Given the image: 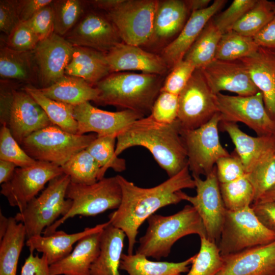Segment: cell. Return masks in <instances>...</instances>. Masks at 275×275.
I'll return each instance as SVG.
<instances>
[{
    "label": "cell",
    "instance_id": "obj_38",
    "mask_svg": "<svg viewBox=\"0 0 275 275\" xmlns=\"http://www.w3.org/2000/svg\"><path fill=\"white\" fill-rule=\"evenodd\" d=\"M116 139L115 135L97 136L86 149L101 168L100 180L104 177L108 168L119 172L126 169L125 160L115 154Z\"/></svg>",
    "mask_w": 275,
    "mask_h": 275
},
{
    "label": "cell",
    "instance_id": "obj_19",
    "mask_svg": "<svg viewBox=\"0 0 275 275\" xmlns=\"http://www.w3.org/2000/svg\"><path fill=\"white\" fill-rule=\"evenodd\" d=\"M200 70L215 95L223 91L233 92L239 96H250L260 92L246 67L240 60L215 59Z\"/></svg>",
    "mask_w": 275,
    "mask_h": 275
},
{
    "label": "cell",
    "instance_id": "obj_49",
    "mask_svg": "<svg viewBox=\"0 0 275 275\" xmlns=\"http://www.w3.org/2000/svg\"><path fill=\"white\" fill-rule=\"evenodd\" d=\"M40 40L25 22H20L8 36L6 45L18 51H32Z\"/></svg>",
    "mask_w": 275,
    "mask_h": 275
},
{
    "label": "cell",
    "instance_id": "obj_9",
    "mask_svg": "<svg viewBox=\"0 0 275 275\" xmlns=\"http://www.w3.org/2000/svg\"><path fill=\"white\" fill-rule=\"evenodd\" d=\"M220 122L217 112L210 121L197 129L181 128L191 175L206 177L211 172L219 159L230 155L220 142Z\"/></svg>",
    "mask_w": 275,
    "mask_h": 275
},
{
    "label": "cell",
    "instance_id": "obj_55",
    "mask_svg": "<svg viewBox=\"0 0 275 275\" xmlns=\"http://www.w3.org/2000/svg\"><path fill=\"white\" fill-rule=\"evenodd\" d=\"M52 0H18V9L21 22L31 19L43 7L52 3Z\"/></svg>",
    "mask_w": 275,
    "mask_h": 275
},
{
    "label": "cell",
    "instance_id": "obj_44",
    "mask_svg": "<svg viewBox=\"0 0 275 275\" xmlns=\"http://www.w3.org/2000/svg\"><path fill=\"white\" fill-rule=\"evenodd\" d=\"M245 176L253 186V203L256 202L275 185V155L245 174Z\"/></svg>",
    "mask_w": 275,
    "mask_h": 275
},
{
    "label": "cell",
    "instance_id": "obj_41",
    "mask_svg": "<svg viewBox=\"0 0 275 275\" xmlns=\"http://www.w3.org/2000/svg\"><path fill=\"white\" fill-rule=\"evenodd\" d=\"M219 188L228 210H238L251 206L254 202V189L245 175L230 182L219 183Z\"/></svg>",
    "mask_w": 275,
    "mask_h": 275
},
{
    "label": "cell",
    "instance_id": "obj_61",
    "mask_svg": "<svg viewBox=\"0 0 275 275\" xmlns=\"http://www.w3.org/2000/svg\"><path fill=\"white\" fill-rule=\"evenodd\" d=\"M257 202H275V185L267 191Z\"/></svg>",
    "mask_w": 275,
    "mask_h": 275
},
{
    "label": "cell",
    "instance_id": "obj_57",
    "mask_svg": "<svg viewBox=\"0 0 275 275\" xmlns=\"http://www.w3.org/2000/svg\"><path fill=\"white\" fill-rule=\"evenodd\" d=\"M17 166L13 162L0 159V183L8 181L12 177Z\"/></svg>",
    "mask_w": 275,
    "mask_h": 275
},
{
    "label": "cell",
    "instance_id": "obj_2",
    "mask_svg": "<svg viewBox=\"0 0 275 275\" xmlns=\"http://www.w3.org/2000/svg\"><path fill=\"white\" fill-rule=\"evenodd\" d=\"M177 119L170 124H163L149 115L129 125L117 136L115 154L118 156L128 148L142 146L148 149L169 178L188 164L186 149Z\"/></svg>",
    "mask_w": 275,
    "mask_h": 275
},
{
    "label": "cell",
    "instance_id": "obj_12",
    "mask_svg": "<svg viewBox=\"0 0 275 275\" xmlns=\"http://www.w3.org/2000/svg\"><path fill=\"white\" fill-rule=\"evenodd\" d=\"M192 176L196 195L190 196L182 191V200L189 202L195 208L204 224L207 238L217 245L227 209L221 195L216 167L205 179L198 176Z\"/></svg>",
    "mask_w": 275,
    "mask_h": 275
},
{
    "label": "cell",
    "instance_id": "obj_58",
    "mask_svg": "<svg viewBox=\"0 0 275 275\" xmlns=\"http://www.w3.org/2000/svg\"><path fill=\"white\" fill-rule=\"evenodd\" d=\"M123 0H91L87 3L95 8L103 10L106 12L112 10L119 5Z\"/></svg>",
    "mask_w": 275,
    "mask_h": 275
},
{
    "label": "cell",
    "instance_id": "obj_47",
    "mask_svg": "<svg viewBox=\"0 0 275 275\" xmlns=\"http://www.w3.org/2000/svg\"><path fill=\"white\" fill-rule=\"evenodd\" d=\"M196 69V67L191 63L184 60H182L170 70L164 80L160 92L179 95Z\"/></svg>",
    "mask_w": 275,
    "mask_h": 275
},
{
    "label": "cell",
    "instance_id": "obj_45",
    "mask_svg": "<svg viewBox=\"0 0 275 275\" xmlns=\"http://www.w3.org/2000/svg\"><path fill=\"white\" fill-rule=\"evenodd\" d=\"M257 0H234L225 11L212 17L214 24L222 33L232 30L234 25L251 9Z\"/></svg>",
    "mask_w": 275,
    "mask_h": 275
},
{
    "label": "cell",
    "instance_id": "obj_14",
    "mask_svg": "<svg viewBox=\"0 0 275 275\" xmlns=\"http://www.w3.org/2000/svg\"><path fill=\"white\" fill-rule=\"evenodd\" d=\"M177 120L182 129H197L217 113L215 95L211 91L200 69H196L178 95Z\"/></svg>",
    "mask_w": 275,
    "mask_h": 275
},
{
    "label": "cell",
    "instance_id": "obj_5",
    "mask_svg": "<svg viewBox=\"0 0 275 275\" xmlns=\"http://www.w3.org/2000/svg\"><path fill=\"white\" fill-rule=\"evenodd\" d=\"M70 182L69 176L65 174L52 179L39 196L16 213L14 218L24 225L26 239L42 235L46 228L69 211L72 202L66 194Z\"/></svg>",
    "mask_w": 275,
    "mask_h": 275
},
{
    "label": "cell",
    "instance_id": "obj_40",
    "mask_svg": "<svg viewBox=\"0 0 275 275\" xmlns=\"http://www.w3.org/2000/svg\"><path fill=\"white\" fill-rule=\"evenodd\" d=\"M198 253L186 275H216L223 268L224 260L217 245L206 237H200Z\"/></svg>",
    "mask_w": 275,
    "mask_h": 275
},
{
    "label": "cell",
    "instance_id": "obj_30",
    "mask_svg": "<svg viewBox=\"0 0 275 275\" xmlns=\"http://www.w3.org/2000/svg\"><path fill=\"white\" fill-rule=\"evenodd\" d=\"M39 90L51 99L72 106L94 102L99 95L95 86L81 78L65 74L52 85Z\"/></svg>",
    "mask_w": 275,
    "mask_h": 275
},
{
    "label": "cell",
    "instance_id": "obj_17",
    "mask_svg": "<svg viewBox=\"0 0 275 275\" xmlns=\"http://www.w3.org/2000/svg\"><path fill=\"white\" fill-rule=\"evenodd\" d=\"M74 46L64 37L53 33L32 50L40 88L48 87L65 75Z\"/></svg>",
    "mask_w": 275,
    "mask_h": 275
},
{
    "label": "cell",
    "instance_id": "obj_11",
    "mask_svg": "<svg viewBox=\"0 0 275 275\" xmlns=\"http://www.w3.org/2000/svg\"><path fill=\"white\" fill-rule=\"evenodd\" d=\"M221 122H241L254 130L257 136L275 135V122L268 115L260 91L250 96L215 94Z\"/></svg>",
    "mask_w": 275,
    "mask_h": 275
},
{
    "label": "cell",
    "instance_id": "obj_51",
    "mask_svg": "<svg viewBox=\"0 0 275 275\" xmlns=\"http://www.w3.org/2000/svg\"><path fill=\"white\" fill-rule=\"evenodd\" d=\"M18 0L0 1V30L7 36L21 22Z\"/></svg>",
    "mask_w": 275,
    "mask_h": 275
},
{
    "label": "cell",
    "instance_id": "obj_48",
    "mask_svg": "<svg viewBox=\"0 0 275 275\" xmlns=\"http://www.w3.org/2000/svg\"><path fill=\"white\" fill-rule=\"evenodd\" d=\"M219 183L230 182L245 175L243 164L235 152L219 159L215 164Z\"/></svg>",
    "mask_w": 275,
    "mask_h": 275
},
{
    "label": "cell",
    "instance_id": "obj_8",
    "mask_svg": "<svg viewBox=\"0 0 275 275\" xmlns=\"http://www.w3.org/2000/svg\"><path fill=\"white\" fill-rule=\"evenodd\" d=\"M275 240V232L266 228L251 206L227 210L217 246L222 256L236 254Z\"/></svg>",
    "mask_w": 275,
    "mask_h": 275
},
{
    "label": "cell",
    "instance_id": "obj_39",
    "mask_svg": "<svg viewBox=\"0 0 275 275\" xmlns=\"http://www.w3.org/2000/svg\"><path fill=\"white\" fill-rule=\"evenodd\" d=\"M273 2L257 0L251 8L233 26L232 30L253 38L275 16Z\"/></svg>",
    "mask_w": 275,
    "mask_h": 275
},
{
    "label": "cell",
    "instance_id": "obj_62",
    "mask_svg": "<svg viewBox=\"0 0 275 275\" xmlns=\"http://www.w3.org/2000/svg\"><path fill=\"white\" fill-rule=\"evenodd\" d=\"M273 10L274 12H275V3L273 2Z\"/></svg>",
    "mask_w": 275,
    "mask_h": 275
},
{
    "label": "cell",
    "instance_id": "obj_18",
    "mask_svg": "<svg viewBox=\"0 0 275 275\" xmlns=\"http://www.w3.org/2000/svg\"><path fill=\"white\" fill-rule=\"evenodd\" d=\"M190 14L185 1H158L151 35L141 47L150 52L160 53L177 37Z\"/></svg>",
    "mask_w": 275,
    "mask_h": 275
},
{
    "label": "cell",
    "instance_id": "obj_43",
    "mask_svg": "<svg viewBox=\"0 0 275 275\" xmlns=\"http://www.w3.org/2000/svg\"><path fill=\"white\" fill-rule=\"evenodd\" d=\"M0 159L12 162L20 168L31 166L37 161L23 149L5 125H2L0 129Z\"/></svg>",
    "mask_w": 275,
    "mask_h": 275
},
{
    "label": "cell",
    "instance_id": "obj_34",
    "mask_svg": "<svg viewBox=\"0 0 275 275\" xmlns=\"http://www.w3.org/2000/svg\"><path fill=\"white\" fill-rule=\"evenodd\" d=\"M22 89L41 106L52 124L68 132L77 134L78 123L73 116L74 106L51 99L32 85Z\"/></svg>",
    "mask_w": 275,
    "mask_h": 275
},
{
    "label": "cell",
    "instance_id": "obj_56",
    "mask_svg": "<svg viewBox=\"0 0 275 275\" xmlns=\"http://www.w3.org/2000/svg\"><path fill=\"white\" fill-rule=\"evenodd\" d=\"M253 38L259 47L275 50V16Z\"/></svg>",
    "mask_w": 275,
    "mask_h": 275
},
{
    "label": "cell",
    "instance_id": "obj_33",
    "mask_svg": "<svg viewBox=\"0 0 275 275\" xmlns=\"http://www.w3.org/2000/svg\"><path fill=\"white\" fill-rule=\"evenodd\" d=\"M26 239V231L14 217H9L7 230L0 240V275H16L20 253Z\"/></svg>",
    "mask_w": 275,
    "mask_h": 275
},
{
    "label": "cell",
    "instance_id": "obj_21",
    "mask_svg": "<svg viewBox=\"0 0 275 275\" xmlns=\"http://www.w3.org/2000/svg\"><path fill=\"white\" fill-rule=\"evenodd\" d=\"M111 72L139 71L163 76L169 69L159 54L140 46L121 42L106 53Z\"/></svg>",
    "mask_w": 275,
    "mask_h": 275
},
{
    "label": "cell",
    "instance_id": "obj_15",
    "mask_svg": "<svg viewBox=\"0 0 275 275\" xmlns=\"http://www.w3.org/2000/svg\"><path fill=\"white\" fill-rule=\"evenodd\" d=\"M64 38L74 46L89 47L104 53L122 42L107 15L95 11L82 16Z\"/></svg>",
    "mask_w": 275,
    "mask_h": 275
},
{
    "label": "cell",
    "instance_id": "obj_22",
    "mask_svg": "<svg viewBox=\"0 0 275 275\" xmlns=\"http://www.w3.org/2000/svg\"><path fill=\"white\" fill-rule=\"evenodd\" d=\"M227 0H215L208 7L192 12L177 37L159 54L169 70L183 60L185 55L208 21L223 9Z\"/></svg>",
    "mask_w": 275,
    "mask_h": 275
},
{
    "label": "cell",
    "instance_id": "obj_10",
    "mask_svg": "<svg viewBox=\"0 0 275 275\" xmlns=\"http://www.w3.org/2000/svg\"><path fill=\"white\" fill-rule=\"evenodd\" d=\"M158 0H123L106 15L122 42L142 47L150 37Z\"/></svg>",
    "mask_w": 275,
    "mask_h": 275
},
{
    "label": "cell",
    "instance_id": "obj_36",
    "mask_svg": "<svg viewBox=\"0 0 275 275\" xmlns=\"http://www.w3.org/2000/svg\"><path fill=\"white\" fill-rule=\"evenodd\" d=\"M259 46L253 38L243 36L232 30L222 35L215 59L236 61L251 56Z\"/></svg>",
    "mask_w": 275,
    "mask_h": 275
},
{
    "label": "cell",
    "instance_id": "obj_1",
    "mask_svg": "<svg viewBox=\"0 0 275 275\" xmlns=\"http://www.w3.org/2000/svg\"><path fill=\"white\" fill-rule=\"evenodd\" d=\"M188 165L176 175L150 188L135 185L121 175H117L122 190V200L118 209L108 215L109 222L122 230L128 240L127 253L133 254L139 229L159 209L182 201L185 188H195Z\"/></svg>",
    "mask_w": 275,
    "mask_h": 275
},
{
    "label": "cell",
    "instance_id": "obj_59",
    "mask_svg": "<svg viewBox=\"0 0 275 275\" xmlns=\"http://www.w3.org/2000/svg\"><path fill=\"white\" fill-rule=\"evenodd\" d=\"M210 0H186L185 2L191 13L194 11L202 10L210 5Z\"/></svg>",
    "mask_w": 275,
    "mask_h": 275
},
{
    "label": "cell",
    "instance_id": "obj_7",
    "mask_svg": "<svg viewBox=\"0 0 275 275\" xmlns=\"http://www.w3.org/2000/svg\"><path fill=\"white\" fill-rule=\"evenodd\" d=\"M97 136L96 133H71L52 124L34 132L20 145L35 160L62 167L75 154L86 149Z\"/></svg>",
    "mask_w": 275,
    "mask_h": 275
},
{
    "label": "cell",
    "instance_id": "obj_37",
    "mask_svg": "<svg viewBox=\"0 0 275 275\" xmlns=\"http://www.w3.org/2000/svg\"><path fill=\"white\" fill-rule=\"evenodd\" d=\"M61 168L73 183L92 184L100 180L101 168L86 149L75 154Z\"/></svg>",
    "mask_w": 275,
    "mask_h": 275
},
{
    "label": "cell",
    "instance_id": "obj_50",
    "mask_svg": "<svg viewBox=\"0 0 275 275\" xmlns=\"http://www.w3.org/2000/svg\"><path fill=\"white\" fill-rule=\"evenodd\" d=\"M24 22L37 36L40 41L48 38L53 33L54 15L52 3L42 8Z\"/></svg>",
    "mask_w": 275,
    "mask_h": 275
},
{
    "label": "cell",
    "instance_id": "obj_25",
    "mask_svg": "<svg viewBox=\"0 0 275 275\" xmlns=\"http://www.w3.org/2000/svg\"><path fill=\"white\" fill-rule=\"evenodd\" d=\"M239 60L262 93L265 109L275 122V50L259 47L254 54Z\"/></svg>",
    "mask_w": 275,
    "mask_h": 275
},
{
    "label": "cell",
    "instance_id": "obj_28",
    "mask_svg": "<svg viewBox=\"0 0 275 275\" xmlns=\"http://www.w3.org/2000/svg\"><path fill=\"white\" fill-rule=\"evenodd\" d=\"M111 73L106 53L82 46H74L65 71V75L81 78L93 86Z\"/></svg>",
    "mask_w": 275,
    "mask_h": 275
},
{
    "label": "cell",
    "instance_id": "obj_23",
    "mask_svg": "<svg viewBox=\"0 0 275 275\" xmlns=\"http://www.w3.org/2000/svg\"><path fill=\"white\" fill-rule=\"evenodd\" d=\"M219 126L228 133L234 144L245 174L275 155V135L251 136L233 122H220Z\"/></svg>",
    "mask_w": 275,
    "mask_h": 275
},
{
    "label": "cell",
    "instance_id": "obj_46",
    "mask_svg": "<svg viewBox=\"0 0 275 275\" xmlns=\"http://www.w3.org/2000/svg\"><path fill=\"white\" fill-rule=\"evenodd\" d=\"M178 106V95L160 92L154 102L149 116L158 123L170 124L177 119Z\"/></svg>",
    "mask_w": 275,
    "mask_h": 275
},
{
    "label": "cell",
    "instance_id": "obj_42",
    "mask_svg": "<svg viewBox=\"0 0 275 275\" xmlns=\"http://www.w3.org/2000/svg\"><path fill=\"white\" fill-rule=\"evenodd\" d=\"M53 33L65 35L76 25L83 13L82 3L79 0L53 1Z\"/></svg>",
    "mask_w": 275,
    "mask_h": 275
},
{
    "label": "cell",
    "instance_id": "obj_4",
    "mask_svg": "<svg viewBox=\"0 0 275 275\" xmlns=\"http://www.w3.org/2000/svg\"><path fill=\"white\" fill-rule=\"evenodd\" d=\"M148 226L139 239L136 253L159 260L167 257L174 244L181 238L197 234L206 237L203 221L195 208L186 205L174 214H152L147 219Z\"/></svg>",
    "mask_w": 275,
    "mask_h": 275
},
{
    "label": "cell",
    "instance_id": "obj_54",
    "mask_svg": "<svg viewBox=\"0 0 275 275\" xmlns=\"http://www.w3.org/2000/svg\"><path fill=\"white\" fill-rule=\"evenodd\" d=\"M251 207L260 222L275 232V202H256Z\"/></svg>",
    "mask_w": 275,
    "mask_h": 275
},
{
    "label": "cell",
    "instance_id": "obj_60",
    "mask_svg": "<svg viewBox=\"0 0 275 275\" xmlns=\"http://www.w3.org/2000/svg\"><path fill=\"white\" fill-rule=\"evenodd\" d=\"M9 224V218L6 217L0 212V240L5 235L8 229Z\"/></svg>",
    "mask_w": 275,
    "mask_h": 275
},
{
    "label": "cell",
    "instance_id": "obj_3",
    "mask_svg": "<svg viewBox=\"0 0 275 275\" xmlns=\"http://www.w3.org/2000/svg\"><path fill=\"white\" fill-rule=\"evenodd\" d=\"M163 81V76L158 75L129 71L112 73L95 86L99 95L94 102L145 116L151 113Z\"/></svg>",
    "mask_w": 275,
    "mask_h": 275
},
{
    "label": "cell",
    "instance_id": "obj_16",
    "mask_svg": "<svg viewBox=\"0 0 275 275\" xmlns=\"http://www.w3.org/2000/svg\"><path fill=\"white\" fill-rule=\"evenodd\" d=\"M73 116L78 123V134L96 133L98 136H117L135 121L144 117L130 110L109 112L99 109L89 102L73 106Z\"/></svg>",
    "mask_w": 275,
    "mask_h": 275
},
{
    "label": "cell",
    "instance_id": "obj_6",
    "mask_svg": "<svg viewBox=\"0 0 275 275\" xmlns=\"http://www.w3.org/2000/svg\"><path fill=\"white\" fill-rule=\"evenodd\" d=\"M66 197L72 201L70 210L46 228L42 235L50 234L67 219L76 215L95 216L107 210L118 209L122 200V190L116 176L104 177L92 184L70 181Z\"/></svg>",
    "mask_w": 275,
    "mask_h": 275
},
{
    "label": "cell",
    "instance_id": "obj_26",
    "mask_svg": "<svg viewBox=\"0 0 275 275\" xmlns=\"http://www.w3.org/2000/svg\"><path fill=\"white\" fill-rule=\"evenodd\" d=\"M109 224L108 221L72 234L56 230L48 235H40L29 238L25 244L30 252L37 251L42 253L50 265L68 255L73 249V245L81 239L102 231Z\"/></svg>",
    "mask_w": 275,
    "mask_h": 275
},
{
    "label": "cell",
    "instance_id": "obj_20",
    "mask_svg": "<svg viewBox=\"0 0 275 275\" xmlns=\"http://www.w3.org/2000/svg\"><path fill=\"white\" fill-rule=\"evenodd\" d=\"M52 124L43 108L31 95L22 89L16 90L6 126L20 145L34 132Z\"/></svg>",
    "mask_w": 275,
    "mask_h": 275
},
{
    "label": "cell",
    "instance_id": "obj_13",
    "mask_svg": "<svg viewBox=\"0 0 275 275\" xmlns=\"http://www.w3.org/2000/svg\"><path fill=\"white\" fill-rule=\"evenodd\" d=\"M63 174L61 167L37 160L31 166L17 167L12 178L1 184V194L11 206L17 207L20 212L47 183Z\"/></svg>",
    "mask_w": 275,
    "mask_h": 275
},
{
    "label": "cell",
    "instance_id": "obj_35",
    "mask_svg": "<svg viewBox=\"0 0 275 275\" xmlns=\"http://www.w3.org/2000/svg\"><path fill=\"white\" fill-rule=\"evenodd\" d=\"M222 35L211 19L187 52L183 60L191 63L196 69L207 66L215 60L217 47Z\"/></svg>",
    "mask_w": 275,
    "mask_h": 275
},
{
    "label": "cell",
    "instance_id": "obj_53",
    "mask_svg": "<svg viewBox=\"0 0 275 275\" xmlns=\"http://www.w3.org/2000/svg\"><path fill=\"white\" fill-rule=\"evenodd\" d=\"M49 264L45 257L30 252L21 267L20 275H50Z\"/></svg>",
    "mask_w": 275,
    "mask_h": 275
},
{
    "label": "cell",
    "instance_id": "obj_32",
    "mask_svg": "<svg viewBox=\"0 0 275 275\" xmlns=\"http://www.w3.org/2000/svg\"><path fill=\"white\" fill-rule=\"evenodd\" d=\"M195 255L180 262L152 261L145 256L122 254L120 269L128 275H181L189 271Z\"/></svg>",
    "mask_w": 275,
    "mask_h": 275
},
{
    "label": "cell",
    "instance_id": "obj_29",
    "mask_svg": "<svg viewBox=\"0 0 275 275\" xmlns=\"http://www.w3.org/2000/svg\"><path fill=\"white\" fill-rule=\"evenodd\" d=\"M126 237L110 222L102 231L99 254L91 267V275H121L119 269Z\"/></svg>",
    "mask_w": 275,
    "mask_h": 275
},
{
    "label": "cell",
    "instance_id": "obj_52",
    "mask_svg": "<svg viewBox=\"0 0 275 275\" xmlns=\"http://www.w3.org/2000/svg\"><path fill=\"white\" fill-rule=\"evenodd\" d=\"M17 89L10 80L1 79L0 81V122L7 125L14 93Z\"/></svg>",
    "mask_w": 275,
    "mask_h": 275
},
{
    "label": "cell",
    "instance_id": "obj_24",
    "mask_svg": "<svg viewBox=\"0 0 275 275\" xmlns=\"http://www.w3.org/2000/svg\"><path fill=\"white\" fill-rule=\"evenodd\" d=\"M222 256L224 266L216 275H275V240Z\"/></svg>",
    "mask_w": 275,
    "mask_h": 275
},
{
    "label": "cell",
    "instance_id": "obj_31",
    "mask_svg": "<svg viewBox=\"0 0 275 275\" xmlns=\"http://www.w3.org/2000/svg\"><path fill=\"white\" fill-rule=\"evenodd\" d=\"M0 76L28 83H38V73L32 51L13 49L6 45L1 46Z\"/></svg>",
    "mask_w": 275,
    "mask_h": 275
},
{
    "label": "cell",
    "instance_id": "obj_27",
    "mask_svg": "<svg viewBox=\"0 0 275 275\" xmlns=\"http://www.w3.org/2000/svg\"><path fill=\"white\" fill-rule=\"evenodd\" d=\"M102 231L82 238L68 255L50 265V275H91V266L100 252Z\"/></svg>",
    "mask_w": 275,
    "mask_h": 275
}]
</instances>
